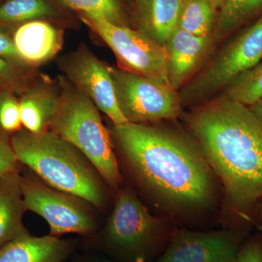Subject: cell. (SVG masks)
<instances>
[{"mask_svg":"<svg viewBox=\"0 0 262 262\" xmlns=\"http://www.w3.org/2000/svg\"><path fill=\"white\" fill-rule=\"evenodd\" d=\"M113 134L136 180L164 209L196 213L212 206L213 171L194 138L130 122L114 125Z\"/></svg>","mask_w":262,"mask_h":262,"instance_id":"1","label":"cell"},{"mask_svg":"<svg viewBox=\"0 0 262 262\" xmlns=\"http://www.w3.org/2000/svg\"><path fill=\"white\" fill-rule=\"evenodd\" d=\"M188 127L224 187L229 206L246 222L262 201V123L248 106L225 96L195 106Z\"/></svg>","mask_w":262,"mask_h":262,"instance_id":"2","label":"cell"},{"mask_svg":"<svg viewBox=\"0 0 262 262\" xmlns=\"http://www.w3.org/2000/svg\"><path fill=\"white\" fill-rule=\"evenodd\" d=\"M11 144L18 162L50 187L96 208L106 204V189L94 165L75 146L55 133L19 131L12 137Z\"/></svg>","mask_w":262,"mask_h":262,"instance_id":"3","label":"cell"},{"mask_svg":"<svg viewBox=\"0 0 262 262\" xmlns=\"http://www.w3.org/2000/svg\"><path fill=\"white\" fill-rule=\"evenodd\" d=\"M61 95L49 127L81 151L110 187H117L121 175L113 141L103 125L99 110L91 99L63 76L58 80Z\"/></svg>","mask_w":262,"mask_h":262,"instance_id":"4","label":"cell"},{"mask_svg":"<svg viewBox=\"0 0 262 262\" xmlns=\"http://www.w3.org/2000/svg\"><path fill=\"white\" fill-rule=\"evenodd\" d=\"M172 233L129 189L120 193L101 237L103 249L119 262H150L159 257Z\"/></svg>","mask_w":262,"mask_h":262,"instance_id":"5","label":"cell"},{"mask_svg":"<svg viewBox=\"0 0 262 262\" xmlns=\"http://www.w3.org/2000/svg\"><path fill=\"white\" fill-rule=\"evenodd\" d=\"M262 59V16L239 32L194 75L180 94L183 106H199L222 92L234 77Z\"/></svg>","mask_w":262,"mask_h":262,"instance_id":"6","label":"cell"},{"mask_svg":"<svg viewBox=\"0 0 262 262\" xmlns=\"http://www.w3.org/2000/svg\"><path fill=\"white\" fill-rule=\"evenodd\" d=\"M80 16L82 22L113 51L120 68L170 86L165 46L140 30L115 25L95 15L80 14Z\"/></svg>","mask_w":262,"mask_h":262,"instance_id":"7","label":"cell"},{"mask_svg":"<svg viewBox=\"0 0 262 262\" xmlns=\"http://www.w3.org/2000/svg\"><path fill=\"white\" fill-rule=\"evenodd\" d=\"M119 108L127 122L146 124L182 116L180 94L170 86L112 67Z\"/></svg>","mask_w":262,"mask_h":262,"instance_id":"8","label":"cell"},{"mask_svg":"<svg viewBox=\"0 0 262 262\" xmlns=\"http://www.w3.org/2000/svg\"><path fill=\"white\" fill-rule=\"evenodd\" d=\"M25 210L42 216L51 229V235L92 233L96 223L78 198L49 187L33 177L21 178Z\"/></svg>","mask_w":262,"mask_h":262,"instance_id":"9","label":"cell"},{"mask_svg":"<svg viewBox=\"0 0 262 262\" xmlns=\"http://www.w3.org/2000/svg\"><path fill=\"white\" fill-rule=\"evenodd\" d=\"M59 67L63 77L110 117L114 125L127 123L117 103L112 67L95 56L87 46L82 45L77 51L62 57Z\"/></svg>","mask_w":262,"mask_h":262,"instance_id":"10","label":"cell"},{"mask_svg":"<svg viewBox=\"0 0 262 262\" xmlns=\"http://www.w3.org/2000/svg\"><path fill=\"white\" fill-rule=\"evenodd\" d=\"M247 233L236 230L174 231L155 262H234Z\"/></svg>","mask_w":262,"mask_h":262,"instance_id":"11","label":"cell"},{"mask_svg":"<svg viewBox=\"0 0 262 262\" xmlns=\"http://www.w3.org/2000/svg\"><path fill=\"white\" fill-rule=\"evenodd\" d=\"M213 36H198L177 27L165 43L167 74L170 87L182 89L214 46Z\"/></svg>","mask_w":262,"mask_h":262,"instance_id":"12","label":"cell"},{"mask_svg":"<svg viewBox=\"0 0 262 262\" xmlns=\"http://www.w3.org/2000/svg\"><path fill=\"white\" fill-rule=\"evenodd\" d=\"M19 56L31 69L49 61L61 51L62 31L46 20L21 24L13 36Z\"/></svg>","mask_w":262,"mask_h":262,"instance_id":"13","label":"cell"},{"mask_svg":"<svg viewBox=\"0 0 262 262\" xmlns=\"http://www.w3.org/2000/svg\"><path fill=\"white\" fill-rule=\"evenodd\" d=\"M19 99L20 119L26 130L34 134L48 130L56 113L61 88L48 78L32 81Z\"/></svg>","mask_w":262,"mask_h":262,"instance_id":"14","label":"cell"},{"mask_svg":"<svg viewBox=\"0 0 262 262\" xmlns=\"http://www.w3.org/2000/svg\"><path fill=\"white\" fill-rule=\"evenodd\" d=\"M72 245L56 236H20L0 248V262H66Z\"/></svg>","mask_w":262,"mask_h":262,"instance_id":"15","label":"cell"},{"mask_svg":"<svg viewBox=\"0 0 262 262\" xmlns=\"http://www.w3.org/2000/svg\"><path fill=\"white\" fill-rule=\"evenodd\" d=\"M24 211L21 177L16 171L0 177V248L28 233L22 222Z\"/></svg>","mask_w":262,"mask_h":262,"instance_id":"16","label":"cell"},{"mask_svg":"<svg viewBox=\"0 0 262 262\" xmlns=\"http://www.w3.org/2000/svg\"><path fill=\"white\" fill-rule=\"evenodd\" d=\"M183 0H146L139 12V30L162 46L178 27Z\"/></svg>","mask_w":262,"mask_h":262,"instance_id":"17","label":"cell"},{"mask_svg":"<svg viewBox=\"0 0 262 262\" xmlns=\"http://www.w3.org/2000/svg\"><path fill=\"white\" fill-rule=\"evenodd\" d=\"M220 10L212 35L214 44L260 14L262 0H225Z\"/></svg>","mask_w":262,"mask_h":262,"instance_id":"18","label":"cell"},{"mask_svg":"<svg viewBox=\"0 0 262 262\" xmlns=\"http://www.w3.org/2000/svg\"><path fill=\"white\" fill-rule=\"evenodd\" d=\"M58 10L51 0H6L0 5V25H21L56 18Z\"/></svg>","mask_w":262,"mask_h":262,"instance_id":"19","label":"cell"},{"mask_svg":"<svg viewBox=\"0 0 262 262\" xmlns=\"http://www.w3.org/2000/svg\"><path fill=\"white\" fill-rule=\"evenodd\" d=\"M218 15L208 0H183L178 27L198 36L213 35Z\"/></svg>","mask_w":262,"mask_h":262,"instance_id":"20","label":"cell"},{"mask_svg":"<svg viewBox=\"0 0 262 262\" xmlns=\"http://www.w3.org/2000/svg\"><path fill=\"white\" fill-rule=\"evenodd\" d=\"M222 93L221 96L248 107L259 101L262 98V59L234 77Z\"/></svg>","mask_w":262,"mask_h":262,"instance_id":"21","label":"cell"},{"mask_svg":"<svg viewBox=\"0 0 262 262\" xmlns=\"http://www.w3.org/2000/svg\"><path fill=\"white\" fill-rule=\"evenodd\" d=\"M63 8L79 14L100 17L110 23L127 27L125 12L119 0H54Z\"/></svg>","mask_w":262,"mask_h":262,"instance_id":"22","label":"cell"},{"mask_svg":"<svg viewBox=\"0 0 262 262\" xmlns=\"http://www.w3.org/2000/svg\"><path fill=\"white\" fill-rule=\"evenodd\" d=\"M20 103L13 91L0 88V129L16 132L21 127Z\"/></svg>","mask_w":262,"mask_h":262,"instance_id":"23","label":"cell"},{"mask_svg":"<svg viewBox=\"0 0 262 262\" xmlns=\"http://www.w3.org/2000/svg\"><path fill=\"white\" fill-rule=\"evenodd\" d=\"M27 71L20 70L10 62L0 58V88L21 94L27 89L31 81Z\"/></svg>","mask_w":262,"mask_h":262,"instance_id":"24","label":"cell"},{"mask_svg":"<svg viewBox=\"0 0 262 262\" xmlns=\"http://www.w3.org/2000/svg\"><path fill=\"white\" fill-rule=\"evenodd\" d=\"M18 162L12 147L11 139L6 132L0 129V177L16 171Z\"/></svg>","mask_w":262,"mask_h":262,"instance_id":"25","label":"cell"},{"mask_svg":"<svg viewBox=\"0 0 262 262\" xmlns=\"http://www.w3.org/2000/svg\"><path fill=\"white\" fill-rule=\"evenodd\" d=\"M0 58L10 62L20 70L28 71L31 69L19 56L13 37H10L2 29H0Z\"/></svg>","mask_w":262,"mask_h":262,"instance_id":"26","label":"cell"},{"mask_svg":"<svg viewBox=\"0 0 262 262\" xmlns=\"http://www.w3.org/2000/svg\"><path fill=\"white\" fill-rule=\"evenodd\" d=\"M234 262H262V239L253 237L245 239Z\"/></svg>","mask_w":262,"mask_h":262,"instance_id":"27","label":"cell"},{"mask_svg":"<svg viewBox=\"0 0 262 262\" xmlns=\"http://www.w3.org/2000/svg\"><path fill=\"white\" fill-rule=\"evenodd\" d=\"M249 108L262 123V98L252 106H249Z\"/></svg>","mask_w":262,"mask_h":262,"instance_id":"28","label":"cell"},{"mask_svg":"<svg viewBox=\"0 0 262 262\" xmlns=\"http://www.w3.org/2000/svg\"><path fill=\"white\" fill-rule=\"evenodd\" d=\"M70 262V261H66ZM70 262H112L106 258L99 257H82L78 259L72 260Z\"/></svg>","mask_w":262,"mask_h":262,"instance_id":"29","label":"cell"},{"mask_svg":"<svg viewBox=\"0 0 262 262\" xmlns=\"http://www.w3.org/2000/svg\"><path fill=\"white\" fill-rule=\"evenodd\" d=\"M211 4L214 5L217 9H220L222 5L225 3V0H208Z\"/></svg>","mask_w":262,"mask_h":262,"instance_id":"30","label":"cell"},{"mask_svg":"<svg viewBox=\"0 0 262 262\" xmlns=\"http://www.w3.org/2000/svg\"><path fill=\"white\" fill-rule=\"evenodd\" d=\"M146 0H136V5H137L138 12L140 11L145 4Z\"/></svg>","mask_w":262,"mask_h":262,"instance_id":"31","label":"cell"},{"mask_svg":"<svg viewBox=\"0 0 262 262\" xmlns=\"http://www.w3.org/2000/svg\"><path fill=\"white\" fill-rule=\"evenodd\" d=\"M258 216H259V219L262 222V201L260 203L259 207H258Z\"/></svg>","mask_w":262,"mask_h":262,"instance_id":"32","label":"cell"},{"mask_svg":"<svg viewBox=\"0 0 262 262\" xmlns=\"http://www.w3.org/2000/svg\"><path fill=\"white\" fill-rule=\"evenodd\" d=\"M256 227H257L258 230H259L262 233V223L257 224V225H256Z\"/></svg>","mask_w":262,"mask_h":262,"instance_id":"33","label":"cell"}]
</instances>
